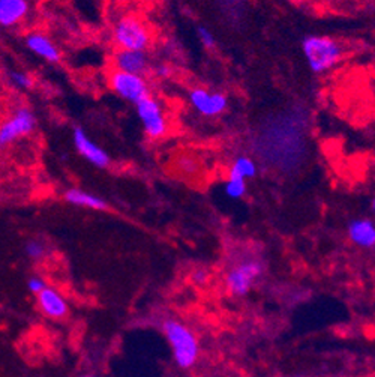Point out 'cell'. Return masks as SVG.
<instances>
[{
    "instance_id": "obj_13",
    "label": "cell",
    "mask_w": 375,
    "mask_h": 377,
    "mask_svg": "<svg viewBox=\"0 0 375 377\" xmlns=\"http://www.w3.org/2000/svg\"><path fill=\"white\" fill-rule=\"evenodd\" d=\"M39 310L44 313V316L50 319H64L68 314V302L62 293L53 287L47 286L43 292L36 295Z\"/></svg>"
},
{
    "instance_id": "obj_12",
    "label": "cell",
    "mask_w": 375,
    "mask_h": 377,
    "mask_svg": "<svg viewBox=\"0 0 375 377\" xmlns=\"http://www.w3.org/2000/svg\"><path fill=\"white\" fill-rule=\"evenodd\" d=\"M32 13L30 0H0V27L14 29L22 26Z\"/></svg>"
},
{
    "instance_id": "obj_20",
    "label": "cell",
    "mask_w": 375,
    "mask_h": 377,
    "mask_svg": "<svg viewBox=\"0 0 375 377\" xmlns=\"http://www.w3.org/2000/svg\"><path fill=\"white\" fill-rule=\"evenodd\" d=\"M246 191H248V182L245 181L228 177L224 182V193L228 198H232V200H241L242 197H245Z\"/></svg>"
},
{
    "instance_id": "obj_27",
    "label": "cell",
    "mask_w": 375,
    "mask_h": 377,
    "mask_svg": "<svg viewBox=\"0 0 375 377\" xmlns=\"http://www.w3.org/2000/svg\"><path fill=\"white\" fill-rule=\"evenodd\" d=\"M293 2H295V0H293Z\"/></svg>"
},
{
    "instance_id": "obj_5",
    "label": "cell",
    "mask_w": 375,
    "mask_h": 377,
    "mask_svg": "<svg viewBox=\"0 0 375 377\" xmlns=\"http://www.w3.org/2000/svg\"><path fill=\"white\" fill-rule=\"evenodd\" d=\"M36 130L38 116L34 109L26 104H18L0 121V151H6L11 146L29 139Z\"/></svg>"
},
{
    "instance_id": "obj_22",
    "label": "cell",
    "mask_w": 375,
    "mask_h": 377,
    "mask_svg": "<svg viewBox=\"0 0 375 377\" xmlns=\"http://www.w3.org/2000/svg\"><path fill=\"white\" fill-rule=\"evenodd\" d=\"M47 287V282L43 277L39 275H32L27 280V289L30 293H34V295H39L41 292Z\"/></svg>"
},
{
    "instance_id": "obj_14",
    "label": "cell",
    "mask_w": 375,
    "mask_h": 377,
    "mask_svg": "<svg viewBox=\"0 0 375 377\" xmlns=\"http://www.w3.org/2000/svg\"><path fill=\"white\" fill-rule=\"evenodd\" d=\"M62 198L76 207H83V209H90V211H98V212H104L108 209V203L107 200H104V198L95 193L83 190V188H68V190L64 191L62 194Z\"/></svg>"
},
{
    "instance_id": "obj_10",
    "label": "cell",
    "mask_w": 375,
    "mask_h": 377,
    "mask_svg": "<svg viewBox=\"0 0 375 377\" xmlns=\"http://www.w3.org/2000/svg\"><path fill=\"white\" fill-rule=\"evenodd\" d=\"M113 69L146 77L152 71V60L148 51L116 50L113 55Z\"/></svg>"
},
{
    "instance_id": "obj_6",
    "label": "cell",
    "mask_w": 375,
    "mask_h": 377,
    "mask_svg": "<svg viewBox=\"0 0 375 377\" xmlns=\"http://www.w3.org/2000/svg\"><path fill=\"white\" fill-rule=\"evenodd\" d=\"M135 114L141 125L146 139L150 142L162 140L170 131V121L164 104L152 93L135 106Z\"/></svg>"
},
{
    "instance_id": "obj_26",
    "label": "cell",
    "mask_w": 375,
    "mask_h": 377,
    "mask_svg": "<svg viewBox=\"0 0 375 377\" xmlns=\"http://www.w3.org/2000/svg\"><path fill=\"white\" fill-rule=\"evenodd\" d=\"M80 377H98V376H93V374H85V376H80Z\"/></svg>"
},
{
    "instance_id": "obj_1",
    "label": "cell",
    "mask_w": 375,
    "mask_h": 377,
    "mask_svg": "<svg viewBox=\"0 0 375 377\" xmlns=\"http://www.w3.org/2000/svg\"><path fill=\"white\" fill-rule=\"evenodd\" d=\"M302 53L309 71L320 76L337 68L346 56V50L335 38L312 34L302 39Z\"/></svg>"
},
{
    "instance_id": "obj_15",
    "label": "cell",
    "mask_w": 375,
    "mask_h": 377,
    "mask_svg": "<svg viewBox=\"0 0 375 377\" xmlns=\"http://www.w3.org/2000/svg\"><path fill=\"white\" fill-rule=\"evenodd\" d=\"M347 235L351 242L359 247L369 249L375 247V223L369 218H356L350 221Z\"/></svg>"
},
{
    "instance_id": "obj_2",
    "label": "cell",
    "mask_w": 375,
    "mask_h": 377,
    "mask_svg": "<svg viewBox=\"0 0 375 377\" xmlns=\"http://www.w3.org/2000/svg\"><path fill=\"white\" fill-rule=\"evenodd\" d=\"M153 30L137 14H122L111 27V43L116 50L149 51L153 46Z\"/></svg>"
},
{
    "instance_id": "obj_21",
    "label": "cell",
    "mask_w": 375,
    "mask_h": 377,
    "mask_svg": "<svg viewBox=\"0 0 375 377\" xmlns=\"http://www.w3.org/2000/svg\"><path fill=\"white\" fill-rule=\"evenodd\" d=\"M197 38L201 43V46L207 50H212L216 47V36L213 35L212 30L206 26L197 27Z\"/></svg>"
},
{
    "instance_id": "obj_18",
    "label": "cell",
    "mask_w": 375,
    "mask_h": 377,
    "mask_svg": "<svg viewBox=\"0 0 375 377\" xmlns=\"http://www.w3.org/2000/svg\"><path fill=\"white\" fill-rule=\"evenodd\" d=\"M6 80L17 92H30L35 88V78L32 74L23 69H9L6 72Z\"/></svg>"
},
{
    "instance_id": "obj_23",
    "label": "cell",
    "mask_w": 375,
    "mask_h": 377,
    "mask_svg": "<svg viewBox=\"0 0 375 377\" xmlns=\"http://www.w3.org/2000/svg\"><path fill=\"white\" fill-rule=\"evenodd\" d=\"M192 282L197 286H206L207 282H209L211 280V274H209V270H207L206 268H197L192 270Z\"/></svg>"
},
{
    "instance_id": "obj_19",
    "label": "cell",
    "mask_w": 375,
    "mask_h": 377,
    "mask_svg": "<svg viewBox=\"0 0 375 377\" xmlns=\"http://www.w3.org/2000/svg\"><path fill=\"white\" fill-rule=\"evenodd\" d=\"M24 254L27 256L29 260H32V261L44 260L48 254L47 244L44 242V240L36 239V238L29 239L24 245Z\"/></svg>"
},
{
    "instance_id": "obj_3",
    "label": "cell",
    "mask_w": 375,
    "mask_h": 377,
    "mask_svg": "<svg viewBox=\"0 0 375 377\" xmlns=\"http://www.w3.org/2000/svg\"><path fill=\"white\" fill-rule=\"evenodd\" d=\"M161 329L170 344L176 365L182 370L192 369L200 358V343L195 334L176 319L164 320Z\"/></svg>"
},
{
    "instance_id": "obj_24",
    "label": "cell",
    "mask_w": 375,
    "mask_h": 377,
    "mask_svg": "<svg viewBox=\"0 0 375 377\" xmlns=\"http://www.w3.org/2000/svg\"><path fill=\"white\" fill-rule=\"evenodd\" d=\"M152 72L155 74V77H158V78H169L173 74V69H171V65L165 64L164 62V64L152 65Z\"/></svg>"
},
{
    "instance_id": "obj_25",
    "label": "cell",
    "mask_w": 375,
    "mask_h": 377,
    "mask_svg": "<svg viewBox=\"0 0 375 377\" xmlns=\"http://www.w3.org/2000/svg\"><path fill=\"white\" fill-rule=\"evenodd\" d=\"M371 209H372V212H374V215H375V197L372 198V202H371Z\"/></svg>"
},
{
    "instance_id": "obj_17",
    "label": "cell",
    "mask_w": 375,
    "mask_h": 377,
    "mask_svg": "<svg viewBox=\"0 0 375 377\" xmlns=\"http://www.w3.org/2000/svg\"><path fill=\"white\" fill-rule=\"evenodd\" d=\"M174 169L185 179H197L203 174V163L192 153H182L174 161Z\"/></svg>"
},
{
    "instance_id": "obj_4",
    "label": "cell",
    "mask_w": 375,
    "mask_h": 377,
    "mask_svg": "<svg viewBox=\"0 0 375 377\" xmlns=\"http://www.w3.org/2000/svg\"><path fill=\"white\" fill-rule=\"evenodd\" d=\"M264 270V261L257 256L237 257L225 270V290L230 293L232 296L243 298L253 290L255 282L262 280Z\"/></svg>"
},
{
    "instance_id": "obj_16",
    "label": "cell",
    "mask_w": 375,
    "mask_h": 377,
    "mask_svg": "<svg viewBox=\"0 0 375 377\" xmlns=\"http://www.w3.org/2000/svg\"><path fill=\"white\" fill-rule=\"evenodd\" d=\"M258 173V164L248 155H239L232 161L230 169H228V177H234V179H241L248 182L249 179H254Z\"/></svg>"
},
{
    "instance_id": "obj_11",
    "label": "cell",
    "mask_w": 375,
    "mask_h": 377,
    "mask_svg": "<svg viewBox=\"0 0 375 377\" xmlns=\"http://www.w3.org/2000/svg\"><path fill=\"white\" fill-rule=\"evenodd\" d=\"M26 48L47 64L56 65L62 60V51L57 44L47 34L39 32V30H30L24 35Z\"/></svg>"
},
{
    "instance_id": "obj_9",
    "label": "cell",
    "mask_w": 375,
    "mask_h": 377,
    "mask_svg": "<svg viewBox=\"0 0 375 377\" xmlns=\"http://www.w3.org/2000/svg\"><path fill=\"white\" fill-rule=\"evenodd\" d=\"M72 146L83 160L97 169H108L111 165L110 153L93 140L83 127H74L71 132Z\"/></svg>"
},
{
    "instance_id": "obj_7",
    "label": "cell",
    "mask_w": 375,
    "mask_h": 377,
    "mask_svg": "<svg viewBox=\"0 0 375 377\" xmlns=\"http://www.w3.org/2000/svg\"><path fill=\"white\" fill-rule=\"evenodd\" d=\"M107 81L108 88L114 95L129 104H134V106H137L140 101L150 95L149 80L141 76H134L128 74V72L111 69L108 72Z\"/></svg>"
},
{
    "instance_id": "obj_8",
    "label": "cell",
    "mask_w": 375,
    "mask_h": 377,
    "mask_svg": "<svg viewBox=\"0 0 375 377\" xmlns=\"http://www.w3.org/2000/svg\"><path fill=\"white\" fill-rule=\"evenodd\" d=\"M188 102L197 114L213 119L221 116L228 109V97L220 90H209L206 88H192L188 92Z\"/></svg>"
}]
</instances>
